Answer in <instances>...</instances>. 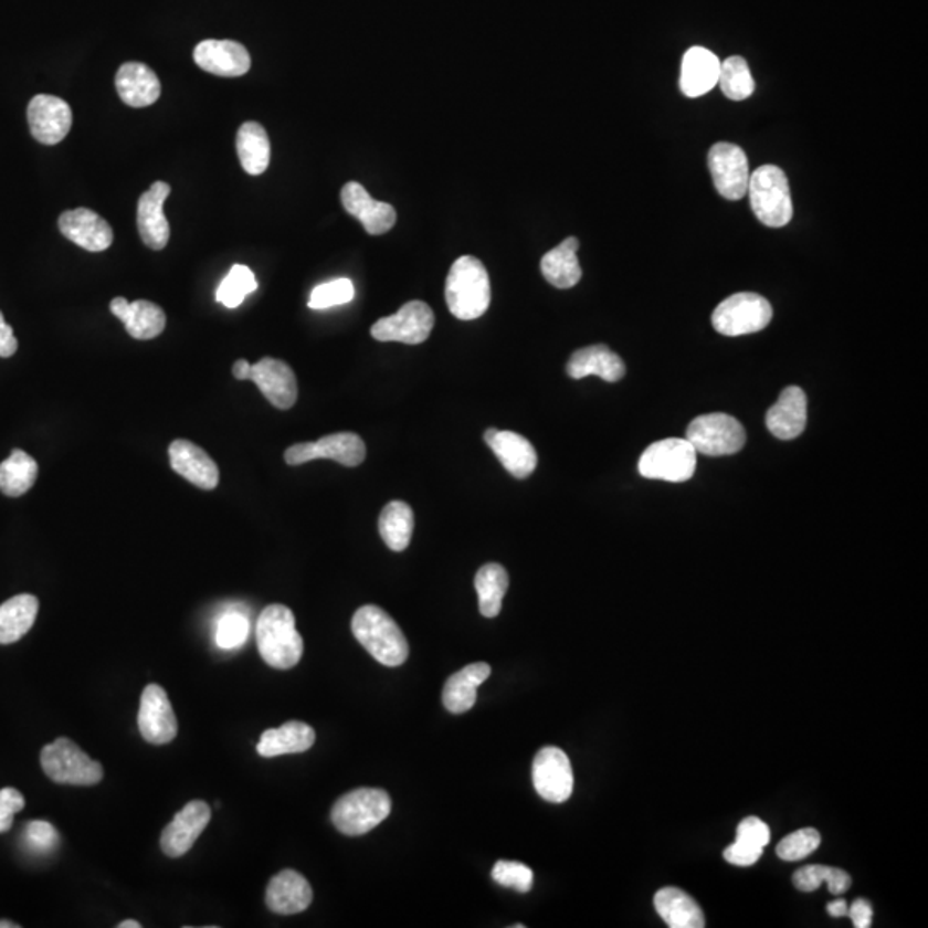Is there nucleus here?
Segmentation results:
<instances>
[{
    "label": "nucleus",
    "mask_w": 928,
    "mask_h": 928,
    "mask_svg": "<svg viewBox=\"0 0 928 928\" xmlns=\"http://www.w3.org/2000/svg\"><path fill=\"white\" fill-rule=\"evenodd\" d=\"M256 645L263 661L274 669H291L302 661L303 639L289 608L272 603L263 609L256 621Z\"/></svg>",
    "instance_id": "f257e3e1"
},
{
    "label": "nucleus",
    "mask_w": 928,
    "mask_h": 928,
    "mask_svg": "<svg viewBox=\"0 0 928 928\" xmlns=\"http://www.w3.org/2000/svg\"><path fill=\"white\" fill-rule=\"evenodd\" d=\"M491 278L484 263L464 255L453 263L445 281V302L454 317L475 320L491 306Z\"/></svg>",
    "instance_id": "f03ea898"
},
{
    "label": "nucleus",
    "mask_w": 928,
    "mask_h": 928,
    "mask_svg": "<svg viewBox=\"0 0 928 928\" xmlns=\"http://www.w3.org/2000/svg\"><path fill=\"white\" fill-rule=\"evenodd\" d=\"M352 634L371 657L387 667L407 662L410 645L394 619L377 605H363L352 615Z\"/></svg>",
    "instance_id": "7ed1b4c3"
},
{
    "label": "nucleus",
    "mask_w": 928,
    "mask_h": 928,
    "mask_svg": "<svg viewBox=\"0 0 928 928\" xmlns=\"http://www.w3.org/2000/svg\"><path fill=\"white\" fill-rule=\"evenodd\" d=\"M751 209L767 228H784L793 219L788 176L778 166L758 167L748 182Z\"/></svg>",
    "instance_id": "20e7f679"
},
{
    "label": "nucleus",
    "mask_w": 928,
    "mask_h": 928,
    "mask_svg": "<svg viewBox=\"0 0 928 928\" xmlns=\"http://www.w3.org/2000/svg\"><path fill=\"white\" fill-rule=\"evenodd\" d=\"M391 806V797L383 789L360 788L336 801L330 819L342 834L363 835L382 824Z\"/></svg>",
    "instance_id": "39448f33"
},
{
    "label": "nucleus",
    "mask_w": 928,
    "mask_h": 928,
    "mask_svg": "<svg viewBox=\"0 0 928 928\" xmlns=\"http://www.w3.org/2000/svg\"><path fill=\"white\" fill-rule=\"evenodd\" d=\"M40 763L46 778L57 784L95 785L104 779V767L67 738L46 745L40 753Z\"/></svg>",
    "instance_id": "423d86ee"
},
{
    "label": "nucleus",
    "mask_w": 928,
    "mask_h": 928,
    "mask_svg": "<svg viewBox=\"0 0 928 928\" xmlns=\"http://www.w3.org/2000/svg\"><path fill=\"white\" fill-rule=\"evenodd\" d=\"M772 320V306L755 293L732 294L711 314V325L727 337L748 336L766 329Z\"/></svg>",
    "instance_id": "0eeeda50"
},
{
    "label": "nucleus",
    "mask_w": 928,
    "mask_h": 928,
    "mask_svg": "<svg viewBox=\"0 0 928 928\" xmlns=\"http://www.w3.org/2000/svg\"><path fill=\"white\" fill-rule=\"evenodd\" d=\"M686 441L693 445L696 454L729 456L745 447L747 433L735 416L726 413L702 414L689 423Z\"/></svg>",
    "instance_id": "6e6552de"
},
{
    "label": "nucleus",
    "mask_w": 928,
    "mask_h": 928,
    "mask_svg": "<svg viewBox=\"0 0 928 928\" xmlns=\"http://www.w3.org/2000/svg\"><path fill=\"white\" fill-rule=\"evenodd\" d=\"M696 470V451L686 439H665L645 449L640 457V475L681 484Z\"/></svg>",
    "instance_id": "1a4fd4ad"
},
{
    "label": "nucleus",
    "mask_w": 928,
    "mask_h": 928,
    "mask_svg": "<svg viewBox=\"0 0 928 928\" xmlns=\"http://www.w3.org/2000/svg\"><path fill=\"white\" fill-rule=\"evenodd\" d=\"M333 460L348 468H355L367 457V445L360 435L351 432L330 433L317 442L294 444L284 453L289 466H299L314 460Z\"/></svg>",
    "instance_id": "9d476101"
},
{
    "label": "nucleus",
    "mask_w": 928,
    "mask_h": 928,
    "mask_svg": "<svg viewBox=\"0 0 928 928\" xmlns=\"http://www.w3.org/2000/svg\"><path fill=\"white\" fill-rule=\"evenodd\" d=\"M435 317L423 302H410L391 317L380 318L371 327V337L380 342L422 345L432 333Z\"/></svg>",
    "instance_id": "9b49d317"
},
{
    "label": "nucleus",
    "mask_w": 928,
    "mask_h": 928,
    "mask_svg": "<svg viewBox=\"0 0 928 928\" xmlns=\"http://www.w3.org/2000/svg\"><path fill=\"white\" fill-rule=\"evenodd\" d=\"M708 169L720 197L736 201L748 193L750 167L747 154L738 145L726 141L714 145L708 151Z\"/></svg>",
    "instance_id": "f8f14e48"
},
{
    "label": "nucleus",
    "mask_w": 928,
    "mask_h": 928,
    "mask_svg": "<svg viewBox=\"0 0 928 928\" xmlns=\"http://www.w3.org/2000/svg\"><path fill=\"white\" fill-rule=\"evenodd\" d=\"M531 778L537 793L550 803H565L574 788L571 762L561 748H541L535 757Z\"/></svg>",
    "instance_id": "ddd939ff"
},
{
    "label": "nucleus",
    "mask_w": 928,
    "mask_h": 928,
    "mask_svg": "<svg viewBox=\"0 0 928 928\" xmlns=\"http://www.w3.org/2000/svg\"><path fill=\"white\" fill-rule=\"evenodd\" d=\"M139 732L150 745H167L178 736V720L166 689L148 685L141 695L138 714Z\"/></svg>",
    "instance_id": "4468645a"
},
{
    "label": "nucleus",
    "mask_w": 928,
    "mask_h": 928,
    "mask_svg": "<svg viewBox=\"0 0 928 928\" xmlns=\"http://www.w3.org/2000/svg\"><path fill=\"white\" fill-rule=\"evenodd\" d=\"M28 124L36 141L57 145L71 131L73 110L66 101L54 95H36L28 105Z\"/></svg>",
    "instance_id": "2eb2a0df"
},
{
    "label": "nucleus",
    "mask_w": 928,
    "mask_h": 928,
    "mask_svg": "<svg viewBox=\"0 0 928 928\" xmlns=\"http://www.w3.org/2000/svg\"><path fill=\"white\" fill-rule=\"evenodd\" d=\"M212 819V809L205 801L194 800L186 804L184 809L164 829L160 847L169 858H179L193 847L205 831Z\"/></svg>",
    "instance_id": "dca6fc26"
},
{
    "label": "nucleus",
    "mask_w": 928,
    "mask_h": 928,
    "mask_svg": "<svg viewBox=\"0 0 928 928\" xmlns=\"http://www.w3.org/2000/svg\"><path fill=\"white\" fill-rule=\"evenodd\" d=\"M62 236L82 246L86 252H105L114 241V232L104 217L89 209L67 210L59 217Z\"/></svg>",
    "instance_id": "f3484780"
},
{
    "label": "nucleus",
    "mask_w": 928,
    "mask_h": 928,
    "mask_svg": "<svg viewBox=\"0 0 928 928\" xmlns=\"http://www.w3.org/2000/svg\"><path fill=\"white\" fill-rule=\"evenodd\" d=\"M340 200L346 212L356 217L371 236L386 234L398 221L394 207L386 201L373 200L360 182H348L340 191Z\"/></svg>",
    "instance_id": "a211bd4d"
},
{
    "label": "nucleus",
    "mask_w": 928,
    "mask_h": 928,
    "mask_svg": "<svg viewBox=\"0 0 928 928\" xmlns=\"http://www.w3.org/2000/svg\"><path fill=\"white\" fill-rule=\"evenodd\" d=\"M193 57L200 70L215 76H243L252 67L244 45L232 40H203L194 46Z\"/></svg>",
    "instance_id": "6ab92c4d"
},
{
    "label": "nucleus",
    "mask_w": 928,
    "mask_h": 928,
    "mask_svg": "<svg viewBox=\"0 0 928 928\" xmlns=\"http://www.w3.org/2000/svg\"><path fill=\"white\" fill-rule=\"evenodd\" d=\"M250 380L256 383L262 394L278 410H289L298 399V380L286 361L263 358L252 365Z\"/></svg>",
    "instance_id": "aec40b11"
},
{
    "label": "nucleus",
    "mask_w": 928,
    "mask_h": 928,
    "mask_svg": "<svg viewBox=\"0 0 928 928\" xmlns=\"http://www.w3.org/2000/svg\"><path fill=\"white\" fill-rule=\"evenodd\" d=\"M169 194L170 186L167 182L157 181L138 200L136 222H138L139 236L155 252H160L169 243L170 228L164 213V203Z\"/></svg>",
    "instance_id": "412c9836"
},
{
    "label": "nucleus",
    "mask_w": 928,
    "mask_h": 928,
    "mask_svg": "<svg viewBox=\"0 0 928 928\" xmlns=\"http://www.w3.org/2000/svg\"><path fill=\"white\" fill-rule=\"evenodd\" d=\"M484 439L492 453L515 478H528L537 470V451L531 442L519 433L488 429Z\"/></svg>",
    "instance_id": "4be33fe9"
},
{
    "label": "nucleus",
    "mask_w": 928,
    "mask_h": 928,
    "mask_svg": "<svg viewBox=\"0 0 928 928\" xmlns=\"http://www.w3.org/2000/svg\"><path fill=\"white\" fill-rule=\"evenodd\" d=\"M169 457L170 468L201 491H213L219 485V466L200 445L178 439L169 445Z\"/></svg>",
    "instance_id": "5701e85b"
},
{
    "label": "nucleus",
    "mask_w": 928,
    "mask_h": 928,
    "mask_svg": "<svg viewBox=\"0 0 928 928\" xmlns=\"http://www.w3.org/2000/svg\"><path fill=\"white\" fill-rule=\"evenodd\" d=\"M806 394L800 387H788L778 402L767 411V429L773 437L793 441L800 437L806 426Z\"/></svg>",
    "instance_id": "b1692460"
},
{
    "label": "nucleus",
    "mask_w": 928,
    "mask_h": 928,
    "mask_svg": "<svg viewBox=\"0 0 928 928\" xmlns=\"http://www.w3.org/2000/svg\"><path fill=\"white\" fill-rule=\"evenodd\" d=\"M116 88L120 101L135 108L155 104L162 93L159 76L144 62H124L116 74Z\"/></svg>",
    "instance_id": "393cba45"
},
{
    "label": "nucleus",
    "mask_w": 928,
    "mask_h": 928,
    "mask_svg": "<svg viewBox=\"0 0 928 928\" xmlns=\"http://www.w3.org/2000/svg\"><path fill=\"white\" fill-rule=\"evenodd\" d=\"M110 312L123 321L129 336L138 340L154 339L166 329L167 318L164 309L147 299L129 303L119 296L110 302Z\"/></svg>",
    "instance_id": "a878e982"
},
{
    "label": "nucleus",
    "mask_w": 928,
    "mask_h": 928,
    "mask_svg": "<svg viewBox=\"0 0 928 928\" xmlns=\"http://www.w3.org/2000/svg\"><path fill=\"white\" fill-rule=\"evenodd\" d=\"M566 371L574 380L597 376L605 382L612 383L623 379L624 373H626V365L608 346L597 345L572 352L568 365H566Z\"/></svg>",
    "instance_id": "bb28decb"
},
{
    "label": "nucleus",
    "mask_w": 928,
    "mask_h": 928,
    "mask_svg": "<svg viewBox=\"0 0 928 928\" xmlns=\"http://www.w3.org/2000/svg\"><path fill=\"white\" fill-rule=\"evenodd\" d=\"M265 901L277 915H296L312 905L314 890L298 872L283 871L268 882Z\"/></svg>",
    "instance_id": "cd10ccee"
},
{
    "label": "nucleus",
    "mask_w": 928,
    "mask_h": 928,
    "mask_svg": "<svg viewBox=\"0 0 928 928\" xmlns=\"http://www.w3.org/2000/svg\"><path fill=\"white\" fill-rule=\"evenodd\" d=\"M720 61L704 46H692L681 64L679 86L686 97H702L719 82Z\"/></svg>",
    "instance_id": "c85d7f7f"
},
{
    "label": "nucleus",
    "mask_w": 928,
    "mask_h": 928,
    "mask_svg": "<svg viewBox=\"0 0 928 928\" xmlns=\"http://www.w3.org/2000/svg\"><path fill=\"white\" fill-rule=\"evenodd\" d=\"M492 669L485 662L466 665L464 669L445 681L442 702L451 714H464L473 708L476 702V688L488 679Z\"/></svg>",
    "instance_id": "c756f323"
},
{
    "label": "nucleus",
    "mask_w": 928,
    "mask_h": 928,
    "mask_svg": "<svg viewBox=\"0 0 928 928\" xmlns=\"http://www.w3.org/2000/svg\"><path fill=\"white\" fill-rule=\"evenodd\" d=\"M314 727L299 720H291L277 729H267L256 745L260 757L274 758L281 755L303 753L314 747Z\"/></svg>",
    "instance_id": "7c9ffc66"
},
{
    "label": "nucleus",
    "mask_w": 928,
    "mask_h": 928,
    "mask_svg": "<svg viewBox=\"0 0 928 928\" xmlns=\"http://www.w3.org/2000/svg\"><path fill=\"white\" fill-rule=\"evenodd\" d=\"M655 909L671 928H704L705 917L698 903L685 890L665 887L655 894Z\"/></svg>",
    "instance_id": "2f4dec72"
},
{
    "label": "nucleus",
    "mask_w": 928,
    "mask_h": 928,
    "mask_svg": "<svg viewBox=\"0 0 928 928\" xmlns=\"http://www.w3.org/2000/svg\"><path fill=\"white\" fill-rule=\"evenodd\" d=\"M578 247H580V241L577 238H568L544 255L540 268L547 283L552 284L557 289H569L580 283L581 267L578 262Z\"/></svg>",
    "instance_id": "473e14b6"
},
{
    "label": "nucleus",
    "mask_w": 928,
    "mask_h": 928,
    "mask_svg": "<svg viewBox=\"0 0 928 928\" xmlns=\"http://www.w3.org/2000/svg\"><path fill=\"white\" fill-rule=\"evenodd\" d=\"M39 599L30 593L15 595L0 605V645H11L23 639L35 624Z\"/></svg>",
    "instance_id": "72a5a7b5"
},
{
    "label": "nucleus",
    "mask_w": 928,
    "mask_h": 928,
    "mask_svg": "<svg viewBox=\"0 0 928 928\" xmlns=\"http://www.w3.org/2000/svg\"><path fill=\"white\" fill-rule=\"evenodd\" d=\"M238 157L244 172L260 176L271 164V139L262 124L247 120L241 126L236 138Z\"/></svg>",
    "instance_id": "f704fd0d"
},
{
    "label": "nucleus",
    "mask_w": 928,
    "mask_h": 928,
    "mask_svg": "<svg viewBox=\"0 0 928 928\" xmlns=\"http://www.w3.org/2000/svg\"><path fill=\"white\" fill-rule=\"evenodd\" d=\"M414 530L413 509L402 500H392L383 507L379 518V531L386 546L394 552H402L410 546Z\"/></svg>",
    "instance_id": "c9c22d12"
},
{
    "label": "nucleus",
    "mask_w": 928,
    "mask_h": 928,
    "mask_svg": "<svg viewBox=\"0 0 928 928\" xmlns=\"http://www.w3.org/2000/svg\"><path fill=\"white\" fill-rule=\"evenodd\" d=\"M36 476V461L21 449H14L11 456L0 463V492L8 497H21L35 485Z\"/></svg>",
    "instance_id": "e433bc0d"
},
{
    "label": "nucleus",
    "mask_w": 928,
    "mask_h": 928,
    "mask_svg": "<svg viewBox=\"0 0 928 928\" xmlns=\"http://www.w3.org/2000/svg\"><path fill=\"white\" fill-rule=\"evenodd\" d=\"M507 587H509V577L503 566L491 562L478 569L475 588L478 593L479 612L484 618L492 619L499 615Z\"/></svg>",
    "instance_id": "4c0bfd02"
},
{
    "label": "nucleus",
    "mask_w": 928,
    "mask_h": 928,
    "mask_svg": "<svg viewBox=\"0 0 928 928\" xmlns=\"http://www.w3.org/2000/svg\"><path fill=\"white\" fill-rule=\"evenodd\" d=\"M717 85L723 89L729 101L741 102L751 97L755 92L753 76L747 61L738 55L727 57L720 62L719 82Z\"/></svg>",
    "instance_id": "58836bf2"
},
{
    "label": "nucleus",
    "mask_w": 928,
    "mask_h": 928,
    "mask_svg": "<svg viewBox=\"0 0 928 928\" xmlns=\"http://www.w3.org/2000/svg\"><path fill=\"white\" fill-rule=\"evenodd\" d=\"M256 287L259 283L252 268H247L246 265H234L217 289V302L228 308H238L247 294L255 293Z\"/></svg>",
    "instance_id": "ea45409f"
},
{
    "label": "nucleus",
    "mask_w": 928,
    "mask_h": 928,
    "mask_svg": "<svg viewBox=\"0 0 928 928\" xmlns=\"http://www.w3.org/2000/svg\"><path fill=\"white\" fill-rule=\"evenodd\" d=\"M355 298V286L349 278H336L330 283L320 284L309 294V308L325 309L337 305H346Z\"/></svg>",
    "instance_id": "a19ab883"
},
{
    "label": "nucleus",
    "mask_w": 928,
    "mask_h": 928,
    "mask_svg": "<svg viewBox=\"0 0 928 928\" xmlns=\"http://www.w3.org/2000/svg\"><path fill=\"white\" fill-rule=\"evenodd\" d=\"M250 633V621L241 612H228L217 623L215 643L219 648L232 650L243 645Z\"/></svg>",
    "instance_id": "79ce46f5"
},
{
    "label": "nucleus",
    "mask_w": 928,
    "mask_h": 928,
    "mask_svg": "<svg viewBox=\"0 0 928 928\" xmlns=\"http://www.w3.org/2000/svg\"><path fill=\"white\" fill-rule=\"evenodd\" d=\"M820 841H822V837L815 829H800V831L789 834L779 843V858L785 860V862H798V860L806 858L820 846Z\"/></svg>",
    "instance_id": "37998d69"
},
{
    "label": "nucleus",
    "mask_w": 928,
    "mask_h": 928,
    "mask_svg": "<svg viewBox=\"0 0 928 928\" xmlns=\"http://www.w3.org/2000/svg\"><path fill=\"white\" fill-rule=\"evenodd\" d=\"M492 878L499 886L510 887L518 893H530L534 887V871L525 863L506 862V860L497 862L492 868Z\"/></svg>",
    "instance_id": "c03bdc74"
},
{
    "label": "nucleus",
    "mask_w": 928,
    "mask_h": 928,
    "mask_svg": "<svg viewBox=\"0 0 928 928\" xmlns=\"http://www.w3.org/2000/svg\"><path fill=\"white\" fill-rule=\"evenodd\" d=\"M59 841H61V837H59L57 829L51 822L35 820V822L27 824V829H24V844H27L28 850L39 853V855H45V853L54 851Z\"/></svg>",
    "instance_id": "a18cd8bd"
},
{
    "label": "nucleus",
    "mask_w": 928,
    "mask_h": 928,
    "mask_svg": "<svg viewBox=\"0 0 928 928\" xmlns=\"http://www.w3.org/2000/svg\"><path fill=\"white\" fill-rule=\"evenodd\" d=\"M24 809V797L14 788L0 789V834L8 832L14 815Z\"/></svg>",
    "instance_id": "49530a36"
},
{
    "label": "nucleus",
    "mask_w": 928,
    "mask_h": 928,
    "mask_svg": "<svg viewBox=\"0 0 928 928\" xmlns=\"http://www.w3.org/2000/svg\"><path fill=\"white\" fill-rule=\"evenodd\" d=\"M736 840L753 844V846L766 847L770 841L769 825L757 816H748L738 825Z\"/></svg>",
    "instance_id": "de8ad7c7"
},
{
    "label": "nucleus",
    "mask_w": 928,
    "mask_h": 928,
    "mask_svg": "<svg viewBox=\"0 0 928 928\" xmlns=\"http://www.w3.org/2000/svg\"><path fill=\"white\" fill-rule=\"evenodd\" d=\"M762 853L763 847L753 846V844L742 843V841L736 840L731 846L726 847V851H724V858H726V862L731 863V865L750 866L760 860Z\"/></svg>",
    "instance_id": "09e8293b"
},
{
    "label": "nucleus",
    "mask_w": 928,
    "mask_h": 928,
    "mask_svg": "<svg viewBox=\"0 0 928 928\" xmlns=\"http://www.w3.org/2000/svg\"><path fill=\"white\" fill-rule=\"evenodd\" d=\"M829 866L824 865H809L803 866L800 871L794 872L793 882L797 889L801 893H813L819 889L827 877Z\"/></svg>",
    "instance_id": "8fccbe9b"
},
{
    "label": "nucleus",
    "mask_w": 928,
    "mask_h": 928,
    "mask_svg": "<svg viewBox=\"0 0 928 928\" xmlns=\"http://www.w3.org/2000/svg\"><path fill=\"white\" fill-rule=\"evenodd\" d=\"M847 915H850L851 921H853L856 928L872 927L874 909H872L871 903L866 901V899H856L850 906V909H847Z\"/></svg>",
    "instance_id": "3c124183"
},
{
    "label": "nucleus",
    "mask_w": 928,
    "mask_h": 928,
    "mask_svg": "<svg viewBox=\"0 0 928 928\" xmlns=\"http://www.w3.org/2000/svg\"><path fill=\"white\" fill-rule=\"evenodd\" d=\"M18 351V339L12 333L11 325L6 321L4 315L0 314V358H11Z\"/></svg>",
    "instance_id": "603ef678"
},
{
    "label": "nucleus",
    "mask_w": 928,
    "mask_h": 928,
    "mask_svg": "<svg viewBox=\"0 0 928 928\" xmlns=\"http://www.w3.org/2000/svg\"><path fill=\"white\" fill-rule=\"evenodd\" d=\"M825 882H827L829 890L832 894H844L851 887L850 874L841 871V868H834V866H829Z\"/></svg>",
    "instance_id": "864d4df0"
},
{
    "label": "nucleus",
    "mask_w": 928,
    "mask_h": 928,
    "mask_svg": "<svg viewBox=\"0 0 928 928\" xmlns=\"http://www.w3.org/2000/svg\"><path fill=\"white\" fill-rule=\"evenodd\" d=\"M847 909H850V906H847L844 899H835V901L829 903L827 905L829 915L834 918L846 917Z\"/></svg>",
    "instance_id": "5fc2aeb1"
},
{
    "label": "nucleus",
    "mask_w": 928,
    "mask_h": 928,
    "mask_svg": "<svg viewBox=\"0 0 928 928\" xmlns=\"http://www.w3.org/2000/svg\"><path fill=\"white\" fill-rule=\"evenodd\" d=\"M250 373H252V365L247 363L246 360H238L232 367V376L236 377L238 380H250Z\"/></svg>",
    "instance_id": "6e6d98bb"
},
{
    "label": "nucleus",
    "mask_w": 928,
    "mask_h": 928,
    "mask_svg": "<svg viewBox=\"0 0 928 928\" xmlns=\"http://www.w3.org/2000/svg\"><path fill=\"white\" fill-rule=\"evenodd\" d=\"M117 928H141V924H139V921L136 920H124L120 921L119 925H117Z\"/></svg>",
    "instance_id": "4d7b16f0"
},
{
    "label": "nucleus",
    "mask_w": 928,
    "mask_h": 928,
    "mask_svg": "<svg viewBox=\"0 0 928 928\" xmlns=\"http://www.w3.org/2000/svg\"><path fill=\"white\" fill-rule=\"evenodd\" d=\"M0 928H20V925L12 924L9 920H0Z\"/></svg>",
    "instance_id": "13d9d810"
}]
</instances>
